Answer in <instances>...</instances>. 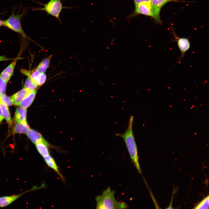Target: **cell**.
Instances as JSON below:
<instances>
[{
    "label": "cell",
    "instance_id": "30bf717a",
    "mask_svg": "<svg viewBox=\"0 0 209 209\" xmlns=\"http://www.w3.org/2000/svg\"><path fill=\"white\" fill-rule=\"evenodd\" d=\"M30 91L24 88L14 94L10 97L12 104L16 106L19 105L22 100Z\"/></svg>",
    "mask_w": 209,
    "mask_h": 209
},
{
    "label": "cell",
    "instance_id": "3957f363",
    "mask_svg": "<svg viewBox=\"0 0 209 209\" xmlns=\"http://www.w3.org/2000/svg\"><path fill=\"white\" fill-rule=\"evenodd\" d=\"M139 15L150 17L153 18L156 23H162L160 15L156 12L150 2L135 4L134 11L128 15V17L129 19H131Z\"/></svg>",
    "mask_w": 209,
    "mask_h": 209
},
{
    "label": "cell",
    "instance_id": "7c38bea8",
    "mask_svg": "<svg viewBox=\"0 0 209 209\" xmlns=\"http://www.w3.org/2000/svg\"><path fill=\"white\" fill-rule=\"evenodd\" d=\"M178 0H151L150 3L156 13L160 15L162 8L166 4L171 2H181Z\"/></svg>",
    "mask_w": 209,
    "mask_h": 209
},
{
    "label": "cell",
    "instance_id": "44dd1931",
    "mask_svg": "<svg viewBox=\"0 0 209 209\" xmlns=\"http://www.w3.org/2000/svg\"><path fill=\"white\" fill-rule=\"evenodd\" d=\"M11 98L4 93L0 94V105L8 107L12 105Z\"/></svg>",
    "mask_w": 209,
    "mask_h": 209
},
{
    "label": "cell",
    "instance_id": "7a4b0ae2",
    "mask_svg": "<svg viewBox=\"0 0 209 209\" xmlns=\"http://www.w3.org/2000/svg\"><path fill=\"white\" fill-rule=\"evenodd\" d=\"M115 192L110 187L104 190L100 195L95 198L96 209H125L127 205L125 202L118 201L114 196Z\"/></svg>",
    "mask_w": 209,
    "mask_h": 209
},
{
    "label": "cell",
    "instance_id": "7402d4cb",
    "mask_svg": "<svg viewBox=\"0 0 209 209\" xmlns=\"http://www.w3.org/2000/svg\"><path fill=\"white\" fill-rule=\"evenodd\" d=\"M208 206L209 196H208L197 204L194 208L196 209L208 208Z\"/></svg>",
    "mask_w": 209,
    "mask_h": 209
},
{
    "label": "cell",
    "instance_id": "603a6c76",
    "mask_svg": "<svg viewBox=\"0 0 209 209\" xmlns=\"http://www.w3.org/2000/svg\"><path fill=\"white\" fill-rule=\"evenodd\" d=\"M7 82L0 76V94H3L5 92Z\"/></svg>",
    "mask_w": 209,
    "mask_h": 209
},
{
    "label": "cell",
    "instance_id": "484cf974",
    "mask_svg": "<svg viewBox=\"0 0 209 209\" xmlns=\"http://www.w3.org/2000/svg\"><path fill=\"white\" fill-rule=\"evenodd\" d=\"M4 118L2 110L0 105V124Z\"/></svg>",
    "mask_w": 209,
    "mask_h": 209
},
{
    "label": "cell",
    "instance_id": "277c9868",
    "mask_svg": "<svg viewBox=\"0 0 209 209\" xmlns=\"http://www.w3.org/2000/svg\"><path fill=\"white\" fill-rule=\"evenodd\" d=\"M25 14V11L17 14L15 13L14 11H13L9 17L4 20V26L19 34L24 38L30 39L23 30L21 24V19Z\"/></svg>",
    "mask_w": 209,
    "mask_h": 209
},
{
    "label": "cell",
    "instance_id": "2e32d148",
    "mask_svg": "<svg viewBox=\"0 0 209 209\" xmlns=\"http://www.w3.org/2000/svg\"><path fill=\"white\" fill-rule=\"evenodd\" d=\"M26 134L28 138L35 144L46 141L39 133L33 129H30Z\"/></svg>",
    "mask_w": 209,
    "mask_h": 209
},
{
    "label": "cell",
    "instance_id": "8fae6325",
    "mask_svg": "<svg viewBox=\"0 0 209 209\" xmlns=\"http://www.w3.org/2000/svg\"><path fill=\"white\" fill-rule=\"evenodd\" d=\"M47 165L54 170L59 176L61 179L64 181V179L59 171L57 165L54 158L50 155L43 158Z\"/></svg>",
    "mask_w": 209,
    "mask_h": 209
},
{
    "label": "cell",
    "instance_id": "ba28073f",
    "mask_svg": "<svg viewBox=\"0 0 209 209\" xmlns=\"http://www.w3.org/2000/svg\"><path fill=\"white\" fill-rule=\"evenodd\" d=\"M37 188L35 187L29 190L18 194L0 197V208H4L8 206L26 193L34 190Z\"/></svg>",
    "mask_w": 209,
    "mask_h": 209
},
{
    "label": "cell",
    "instance_id": "9c48e42d",
    "mask_svg": "<svg viewBox=\"0 0 209 209\" xmlns=\"http://www.w3.org/2000/svg\"><path fill=\"white\" fill-rule=\"evenodd\" d=\"M19 59V58H15L1 73L0 76L7 82L13 75L17 62Z\"/></svg>",
    "mask_w": 209,
    "mask_h": 209
},
{
    "label": "cell",
    "instance_id": "5b68a950",
    "mask_svg": "<svg viewBox=\"0 0 209 209\" xmlns=\"http://www.w3.org/2000/svg\"><path fill=\"white\" fill-rule=\"evenodd\" d=\"M40 3L43 6V7L35 8L34 9V10L44 11L48 15L57 19H59L60 15L62 10L66 8L63 6L61 0H50L46 4Z\"/></svg>",
    "mask_w": 209,
    "mask_h": 209
},
{
    "label": "cell",
    "instance_id": "8992f818",
    "mask_svg": "<svg viewBox=\"0 0 209 209\" xmlns=\"http://www.w3.org/2000/svg\"><path fill=\"white\" fill-rule=\"evenodd\" d=\"M172 34L173 35L174 39L173 42H176L180 51L181 55L179 57V61L184 58L186 53L189 50L190 47V43L188 38L179 37L175 33L173 27L171 26Z\"/></svg>",
    "mask_w": 209,
    "mask_h": 209
},
{
    "label": "cell",
    "instance_id": "9a60e30c",
    "mask_svg": "<svg viewBox=\"0 0 209 209\" xmlns=\"http://www.w3.org/2000/svg\"><path fill=\"white\" fill-rule=\"evenodd\" d=\"M36 93V90L30 91L22 100L19 105L21 107L26 108L29 107L33 103Z\"/></svg>",
    "mask_w": 209,
    "mask_h": 209
},
{
    "label": "cell",
    "instance_id": "ac0fdd59",
    "mask_svg": "<svg viewBox=\"0 0 209 209\" xmlns=\"http://www.w3.org/2000/svg\"><path fill=\"white\" fill-rule=\"evenodd\" d=\"M52 55L44 59L39 63L35 69L41 73H44L48 68Z\"/></svg>",
    "mask_w": 209,
    "mask_h": 209
},
{
    "label": "cell",
    "instance_id": "4316f807",
    "mask_svg": "<svg viewBox=\"0 0 209 209\" xmlns=\"http://www.w3.org/2000/svg\"><path fill=\"white\" fill-rule=\"evenodd\" d=\"M4 20L0 19V27L4 26Z\"/></svg>",
    "mask_w": 209,
    "mask_h": 209
},
{
    "label": "cell",
    "instance_id": "5bb4252c",
    "mask_svg": "<svg viewBox=\"0 0 209 209\" xmlns=\"http://www.w3.org/2000/svg\"><path fill=\"white\" fill-rule=\"evenodd\" d=\"M27 109L22 107L17 108L14 116V120L16 122L26 121Z\"/></svg>",
    "mask_w": 209,
    "mask_h": 209
},
{
    "label": "cell",
    "instance_id": "4fadbf2b",
    "mask_svg": "<svg viewBox=\"0 0 209 209\" xmlns=\"http://www.w3.org/2000/svg\"><path fill=\"white\" fill-rule=\"evenodd\" d=\"M35 144L37 151L43 158L50 155L48 148L49 145L46 141L39 142Z\"/></svg>",
    "mask_w": 209,
    "mask_h": 209
},
{
    "label": "cell",
    "instance_id": "cb8c5ba5",
    "mask_svg": "<svg viewBox=\"0 0 209 209\" xmlns=\"http://www.w3.org/2000/svg\"><path fill=\"white\" fill-rule=\"evenodd\" d=\"M15 59L8 58L5 56H0V62L14 60Z\"/></svg>",
    "mask_w": 209,
    "mask_h": 209
},
{
    "label": "cell",
    "instance_id": "d6986e66",
    "mask_svg": "<svg viewBox=\"0 0 209 209\" xmlns=\"http://www.w3.org/2000/svg\"><path fill=\"white\" fill-rule=\"evenodd\" d=\"M3 112L4 118L9 125L12 123V120L10 112L8 107L0 105Z\"/></svg>",
    "mask_w": 209,
    "mask_h": 209
},
{
    "label": "cell",
    "instance_id": "6da1fadb",
    "mask_svg": "<svg viewBox=\"0 0 209 209\" xmlns=\"http://www.w3.org/2000/svg\"><path fill=\"white\" fill-rule=\"evenodd\" d=\"M134 121L133 116H131L129 119L127 128L125 131L121 134L116 133L115 135L123 139L132 163L138 172L141 173V171L139 161L137 146L133 131Z\"/></svg>",
    "mask_w": 209,
    "mask_h": 209
},
{
    "label": "cell",
    "instance_id": "e0dca14e",
    "mask_svg": "<svg viewBox=\"0 0 209 209\" xmlns=\"http://www.w3.org/2000/svg\"><path fill=\"white\" fill-rule=\"evenodd\" d=\"M26 121L17 122L15 125L13 131L15 133L25 134L30 129Z\"/></svg>",
    "mask_w": 209,
    "mask_h": 209
},
{
    "label": "cell",
    "instance_id": "d4e9b609",
    "mask_svg": "<svg viewBox=\"0 0 209 209\" xmlns=\"http://www.w3.org/2000/svg\"><path fill=\"white\" fill-rule=\"evenodd\" d=\"M151 0H133L134 4L143 2H150Z\"/></svg>",
    "mask_w": 209,
    "mask_h": 209
},
{
    "label": "cell",
    "instance_id": "52a82bcc",
    "mask_svg": "<svg viewBox=\"0 0 209 209\" xmlns=\"http://www.w3.org/2000/svg\"><path fill=\"white\" fill-rule=\"evenodd\" d=\"M37 86H41L46 82L47 77L44 73H41L36 69L29 71L27 75Z\"/></svg>",
    "mask_w": 209,
    "mask_h": 209
},
{
    "label": "cell",
    "instance_id": "ffe728a7",
    "mask_svg": "<svg viewBox=\"0 0 209 209\" xmlns=\"http://www.w3.org/2000/svg\"><path fill=\"white\" fill-rule=\"evenodd\" d=\"M38 86L31 80L29 77L28 76L24 83V88L30 91H33L36 90Z\"/></svg>",
    "mask_w": 209,
    "mask_h": 209
}]
</instances>
